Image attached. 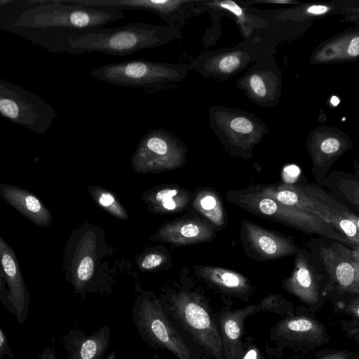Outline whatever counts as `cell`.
<instances>
[{"mask_svg":"<svg viewBox=\"0 0 359 359\" xmlns=\"http://www.w3.org/2000/svg\"><path fill=\"white\" fill-rule=\"evenodd\" d=\"M4 356L13 359L14 355L10 348L6 333L0 327V359H3Z\"/></svg>","mask_w":359,"mask_h":359,"instance_id":"28","label":"cell"},{"mask_svg":"<svg viewBox=\"0 0 359 359\" xmlns=\"http://www.w3.org/2000/svg\"><path fill=\"white\" fill-rule=\"evenodd\" d=\"M238 359H264L259 348L253 344H243V352Z\"/></svg>","mask_w":359,"mask_h":359,"instance_id":"26","label":"cell"},{"mask_svg":"<svg viewBox=\"0 0 359 359\" xmlns=\"http://www.w3.org/2000/svg\"><path fill=\"white\" fill-rule=\"evenodd\" d=\"M188 71L186 64L135 59L102 65L90 75L102 82L150 93L176 87Z\"/></svg>","mask_w":359,"mask_h":359,"instance_id":"6","label":"cell"},{"mask_svg":"<svg viewBox=\"0 0 359 359\" xmlns=\"http://www.w3.org/2000/svg\"><path fill=\"white\" fill-rule=\"evenodd\" d=\"M330 102L333 106H337L339 103V99L337 96H332Z\"/></svg>","mask_w":359,"mask_h":359,"instance_id":"37","label":"cell"},{"mask_svg":"<svg viewBox=\"0 0 359 359\" xmlns=\"http://www.w3.org/2000/svg\"><path fill=\"white\" fill-rule=\"evenodd\" d=\"M90 7L109 8L118 11H142L155 13L166 25L180 29L193 15L198 1L194 0H70Z\"/></svg>","mask_w":359,"mask_h":359,"instance_id":"13","label":"cell"},{"mask_svg":"<svg viewBox=\"0 0 359 359\" xmlns=\"http://www.w3.org/2000/svg\"><path fill=\"white\" fill-rule=\"evenodd\" d=\"M186 147L174 133L163 128L150 130L134 155L136 165H175L184 158Z\"/></svg>","mask_w":359,"mask_h":359,"instance_id":"14","label":"cell"},{"mask_svg":"<svg viewBox=\"0 0 359 359\" xmlns=\"http://www.w3.org/2000/svg\"><path fill=\"white\" fill-rule=\"evenodd\" d=\"M162 257L158 254H150L145 257L142 262V267L150 269L159 266L162 263Z\"/></svg>","mask_w":359,"mask_h":359,"instance_id":"30","label":"cell"},{"mask_svg":"<svg viewBox=\"0 0 359 359\" xmlns=\"http://www.w3.org/2000/svg\"><path fill=\"white\" fill-rule=\"evenodd\" d=\"M239 234L245 255L256 262L294 255L300 248L291 237L247 219L241 222Z\"/></svg>","mask_w":359,"mask_h":359,"instance_id":"11","label":"cell"},{"mask_svg":"<svg viewBox=\"0 0 359 359\" xmlns=\"http://www.w3.org/2000/svg\"><path fill=\"white\" fill-rule=\"evenodd\" d=\"M259 311V305H248L243 309L221 312L217 320L226 359H238L243 352L242 337L244 320Z\"/></svg>","mask_w":359,"mask_h":359,"instance_id":"16","label":"cell"},{"mask_svg":"<svg viewBox=\"0 0 359 359\" xmlns=\"http://www.w3.org/2000/svg\"><path fill=\"white\" fill-rule=\"evenodd\" d=\"M159 302L178 332L201 355L223 359L222 343L217 319L202 296L182 290L168 294Z\"/></svg>","mask_w":359,"mask_h":359,"instance_id":"3","label":"cell"},{"mask_svg":"<svg viewBox=\"0 0 359 359\" xmlns=\"http://www.w3.org/2000/svg\"><path fill=\"white\" fill-rule=\"evenodd\" d=\"M283 287L308 306L318 304L330 290L327 275L306 248H299L294 255L290 276L283 280Z\"/></svg>","mask_w":359,"mask_h":359,"instance_id":"10","label":"cell"},{"mask_svg":"<svg viewBox=\"0 0 359 359\" xmlns=\"http://www.w3.org/2000/svg\"><path fill=\"white\" fill-rule=\"evenodd\" d=\"M111 341V328L105 325L87 334L79 328H73L62 336L67 359H102Z\"/></svg>","mask_w":359,"mask_h":359,"instance_id":"15","label":"cell"},{"mask_svg":"<svg viewBox=\"0 0 359 359\" xmlns=\"http://www.w3.org/2000/svg\"><path fill=\"white\" fill-rule=\"evenodd\" d=\"M359 300L358 295L346 306V310L350 315H352L357 320H358Z\"/></svg>","mask_w":359,"mask_h":359,"instance_id":"33","label":"cell"},{"mask_svg":"<svg viewBox=\"0 0 359 359\" xmlns=\"http://www.w3.org/2000/svg\"><path fill=\"white\" fill-rule=\"evenodd\" d=\"M4 289H5L4 282L3 278L1 276V274L0 273V295L3 293Z\"/></svg>","mask_w":359,"mask_h":359,"instance_id":"38","label":"cell"},{"mask_svg":"<svg viewBox=\"0 0 359 359\" xmlns=\"http://www.w3.org/2000/svg\"><path fill=\"white\" fill-rule=\"evenodd\" d=\"M201 276L222 294L248 301L255 288L249 278L238 271L216 266L202 267Z\"/></svg>","mask_w":359,"mask_h":359,"instance_id":"18","label":"cell"},{"mask_svg":"<svg viewBox=\"0 0 359 359\" xmlns=\"http://www.w3.org/2000/svg\"><path fill=\"white\" fill-rule=\"evenodd\" d=\"M177 194V190L175 189H165L159 191L156 196V200L166 210H173L177 204L173 197Z\"/></svg>","mask_w":359,"mask_h":359,"instance_id":"23","label":"cell"},{"mask_svg":"<svg viewBox=\"0 0 359 359\" xmlns=\"http://www.w3.org/2000/svg\"><path fill=\"white\" fill-rule=\"evenodd\" d=\"M306 248L327 275L330 291L359 294V250L324 236L311 238Z\"/></svg>","mask_w":359,"mask_h":359,"instance_id":"8","label":"cell"},{"mask_svg":"<svg viewBox=\"0 0 359 359\" xmlns=\"http://www.w3.org/2000/svg\"><path fill=\"white\" fill-rule=\"evenodd\" d=\"M226 198L227 201L256 217L285 225L306 234L334 239L352 249L359 250L323 219L300 209L264 196L252 184L244 189L228 191Z\"/></svg>","mask_w":359,"mask_h":359,"instance_id":"5","label":"cell"},{"mask_svg":"<svg viewBox=\"0 0 359 359\" xmlns=\"http://www.w3.org/2000/svg\"><path fill=\"white\" fill-rule=\"evenodd\" d=\"M99 203L109 210H117L118 206L114 196L110 193L103 192L98 198Z\"/></svg>","mask_w":359,"mask_h":359,"instance_id":"31","label":"cell"},{"mask_svg":"<svg viewBox=\"0 0 359 359\" xmlns=\"http://www.w3.org/2000/svg\"><path fill=\"white\" fill-rule=\"evenodd\" d=\"M0 196L22 216L40 227H48L53 217L45 204L32 192L18 186L0 184Z\"/></svg>","mask_w":359,"mask_h":359,"instance_id":"17","label":"cell"},{"mask_svg":"<svg viewBox=\"0 0 359 359\" xmlns=\"http://www.w3.org/2000/svg\"><path fill=\"white\" fill-rule=\"evenodd\" d=\"M210 4L214 6H218L229 10L240 18H242L243 17V10L233 1H215L211 2Z\"/></svg>","mask_w":359,"mask_h":359,"instance_id":"29","label":"cell"},{"mask_svg":"<svg viewBox=\"0 0 359 359\" xmlns=\"http://www.w3.org/2000/svg\"><path fill=\"white\" fill-rule=\"evenodd\" d=\"M289 302L283 297L276 294H270L259 304V310H268L280 313L281 308Z\"/></svg>","mask_w":359,"mask_h":359,"instance_id":"22","label":"cell"},{"mask_svg":"<svg viewBox=\"0 0 359 359\" xmlns=\"http://www.w3.org/2000/svg\"><path fill=\"white\" fill-rule=\"evenodd\" d=\"M231 129L241 134H248L253 130L252 122L244 117H236L231 121Z\"/></svg>","mask_w":359,"mask_h":359,"instance_id":"24","label":"cell"},{"mask_svg":"<svg viewBox=\"0 0 359 359\" xmlns=\"http://www.w3.org/2000/svg\"><path fill=\"white\" fill-rule=\"evenodd\" d=\"M124 18L123 11L113 8L85 6L70 0L55 1L24 11L11 27L34 32L48 29L47 46L51 50L55 43L68 32L103 27Z\"/></svg>","mask_w":359,"mask_h":359,"instance_id":"2","label":"cell"},{"mask_svg":"<svg viewBox=\"0 0 359 359\" xmlns=\"http://www.w3.org/2000/svg\"><path fill=\"white\" fill-rule=\"evenodd\" d=\"M0 116L43 134L51 127L57 113L38 95L0 79Z\"/></svg>","mask_w":359,"mask_h":359,"instance_id":"9","label":"cell"},{"mask_svg":"<svg viewBox=\"0 0 359 359\" xmlns=\"http://www.w3.org/2000/svg\"><path fill=\"white\" fill-rule=\"evenodd\" d=\"M181 37L180 29L175 26L133 22L111 28L103 27L68 32L55 42L52 51L75 54L99 52L124 56L162 46Z\"/></svg>","mask_w":359,"mask_h":359,"instance_id":"1","label":"cell"},{"mask_svg":"<svg viewBox=\"0 0 359 359\" xmlns=\"http://www.w3.org/2000/svg\"><path fill=\"white\" fill-rule=\"evenodd\" d=\"M319 359H349L348 354L345 352L339 351L328 354Z\"/></svg>","mask_w":359,"mask_h":359,"instance_id":"36","label":"cell"},{"mask_svg":"<svg viewBox=\"0 0 359 359\" xmlns=\"http://www.w3.org/2000/svg\"><path fill=\"white\" fill-rule=\"evenodd\" d=\"M132 318L142 340L153 348L167 351L177 359H204L178 332L156 297L146 294L137 298Z\"/></svg>","mask_w":359,"mask_h":359,"instance_id":"7","label":"cell"},{"mask_svg":"<svg viewBox=\"0 0 359 359\" xmlns=\"http://www.w3.org/2000/svg\"><path fill=\"white\" fill-rule=\"evenodd\" d=\"M41 359H56L55 352L52 346L46 347L40 355Z\"/></svg>","mask_w":359,"mask_h":359,"instance_id":"35","label":"cell"},{"mask_svg":"<svg viewBox=\"0 0 359 359\" xmlns=\"http://www.w3.org/2000/svg\"><path fill=\"white\" fill-rule=\"evenodd\" d=\"M300 169L295 165L285 166L282 172L283 183L295 185L299 176Z\"/></svg>","mask_w":359,"mask_h":359,"instance_id":"25","label":"cell"},{"mask_svg":"<svg viewBox=\"0 0 359 359\" xmlns=\"http://www.w3.org/2000/svg\"><path fill=\"white\" fill-rule=\"evenodd\" d=\"M262 196L312 214L330 225L359 249V215L349 210L320 188L309 185L258 184Z\"/></svg>","mask_w":359,"mask_h":359,"instance_id":"4","label":"cell"},{"mask_svg":"<svg viewBox=\"0 0 359 359\" xmlns=\"http://www.w3.org/2000/svg\"><path fill=\"white\" fill-rule=\"evenodd\" d=\"M346 53L349 56L356 57L359 54V39L358 36L352 38L346 47Z\"/></svg>","mask_w":359,"mask_h":359,"instance_id":"32","label":"cell"},{"mask_svg":"<svg viewBox=\"0 0 359 359\" xmlns=\"http://www.w3.org/2000/svg\"><path fill=\"white\" fill-rule=\"evenodd\" d=\"M4 1H0V6L4 4Z\"/></svg>","mask_w":359,"mask_h":359,"instance_id":"40","label":"cell"},{"mask_svg":"<svg viewBox=\"0 0 359 359\" xmlns=\"http://www.w3.org/2000/svg\"><path fill=\"white\" fill-rule=\"evenodd\" d=\"M203 213L217 228H224L228 220L225 208L219 195L213 191L205 192L199 200Z\"/></svg>","mask_w":359,"mask_h":359,"instance_id":"21","label":"cell"},{"mask_svg":"<svg viewBox=\"0 0 359 359\" xmlns=\"http://www.w3.org/2000/svg\"><path fill=\"white\" fill-rule=\"evenodd\" d=\"M329 11V8L323 5H313L307 8V13L312 15H322Z\"/></svg>","mask_w":359,"mask_h":359,"instance_id":"34","label":"cell"},{"mask_svg":"<svg viewBox=\"0 0 359 359\" xmlns=\"http://www.w3.org/2000/svg\"><path fill=\"white\" fill-rule=\"evenodd\" d=\"M277 337L287 341L321 345L325 342V327L316 319L307 316H290L274 327Z\"/></svg>","mask_w":359,"mask_h":359,"instance_id":"19","label":"cell"},{"mask_svg":"<svg viewBox=\"0 0 359 359\" xmlns=\"http://www.w3.org/2000/svg\"><path fill=\"white\" fill-rule=\"evenodd\" d=\"M106 359H116V351H112L109 353V354L107 355Z\"/></svg>","mask_w":359,"mask_h":359,"instance_id":"39","label":"cell"},{"mask_svg":"<svg viewBox=\"0 0 359 359\" xmlns=\"http://www.w3.org/2000/svg\"><path fill=\"white\" fill-rule=\"evenodd\" d=\"M320 186L327 187L336 201L351 212L359 211V179L350 172L331 171L325 177Z\"/></svg>","mask_w":359,"mask_h":359,"instance_id":"20","label":"cell"},{"mask_svg":"<svg viewBox=\"0 0 359 359\" xmlns=\"http://www.w3.org/2000/svg\"><path fill=\"white\" fill-rule=\"evenodd\" d=\"M250 86L255 95L260 97L266 95V87L264 80L259 76L253 75L250 79Z\"/></svg>","mask_w":359,"mask_h":359,"instance_id":"27","label":"cell"},{"mask_svg":"<svg viewBox=\"0 0 359 359\" xmlns=\"http://www.w3.org/2000/svg\"><path fill=\"white\" fill-rule=\"evenodd\" d=\"M0 273L5 289L0 301L22 325L28 315L30 294L25 285L22 272L14 250L0 235Z\"/></svg>","mask_w":359,"mask_h":359,"instance_id":"12","label":"cell"}]
</instances>
